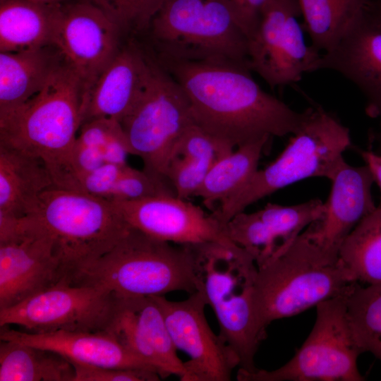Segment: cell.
Returning a JSON list of instances; mask_svg holds the SVG:
<instances>
[{
  "instance_id": "1",
  "label": "cell",
  "mask_w": 381,
  "mask_h": 381,
  "mask_svg": "<svg viewBox=\"0 0 381 381\" xmlns=\"http://www.w3.org/2000/svg\"><path fill=\"white\" fill-rule=\"evenodd\" d=\"M186 92L195 123L231 149L294 134L305 117L262 90L246 65L224 59H157Z\"/></svg>"
},
{
  "instance_id": "2",
  "label": "cell",
  "mask_w": 381,
  "mask_h": 381,
  "mask_svg": "<svg viewBox=\"0 0 381 381\" xmlns=\"http://www.w3.org/2000/svg\"><path fill=\"white\" fill-rule=\"evenodd\" d=\"M195 246H173L131 227L109 251L66 273L72 284L92 286L119 296H164L201 290Z\"/></svg>"
},
{
  "instance_id": "3",
  "label": "cell",
  "mask_w": 381,
  "mask_h": 381,
  "mask_svg": "<svg viewBox=\"0 0 381 381\" xmlns=\"http://www.w3.org/2000/svg\"><path fill=\"white\" fill-rule=\"evenodd\" d=\"M352 282L338 253L318 244L306 228L280 255L258 267L254 301L261 329L346 295Z\"/></svg>"
},
{
  "instance_id": "4",
  "label": "cell",
  "mask_w": 381,
  "mask_h": 381,
  "mask_svg": "<svg viewBox=\"0 0 381 381\" xmlns=\"http://www.w3.org/2000/svg\"><path fill=\"white\" fill-rule=\"evenodd\" d=\"M352 147L349 128L320 106L305 110L298 130L278 157L258 169L249 181L212 212L223 225L250 205L277 190L309 178L329 180L344 153Z\"/></svg>"
},
{
  "instance_id": "5",
  "label": "cell",
  "mask_w": 381,
  "mask_h": 381,
  "mask_svg": "<svg viewBox=\"0 0 381 381\" xmlns=\"http://www.w3.org/2000/svg\"><path fill=\"white\" fill-rule=\"evenodd\" d=\"M87 92L80 78L61 60L38 95L0 119V143L40 158L52 176L73 146Z\"/></svg>"
},
{
  "instance_id": "6",
  "label": "cell",
  "mask_w": 381,
  "mask_h": 381,
  "mask_svg": "<svg viewBox=\"0 0 381 381\" xmlns=\"http://www.w3.org/2000/svg\"><path fill=\"white\" fill-rule=\"evenodd\" d=\"M195 247L201 289L216 315L219 335L238 356L239 368L253 372L257 369L255 353L266 336L254 301L255 262L240 246L211 243Z\"/></svg>"
},
{
  "instance_id": "7",
  "label": "cell",
  "mask_w": 381,
  "mask_h": 381,
  "mask_svg": "<svg viewBox=\"0 0 381 381\" xmlns=\"http://www.w3.org/2000/svg\"><path fill=\"white\" fill-rule=\"evenodd\" d=\"M147 31L157 59L246 64L248 41L226 0H163Z\"/></svg>"
},
{
  "instance_id": "8",
  "label": "cell",
  "mask_w": 381,
  "mask_h": 381,
  "mask_svg": "<svg viewBox=\"0 0 381 381\" xmlns=\"http://www.w3.org/2000/svg\"><path fill=\"white\" fill-rule=\"evenodd\" d=\"M28 215L54 238L65 276L111 250L131 228L112 202L55 185Z\"/></svg>"
},
{
  "instance_id": "9",
  "label": "cell",
  "mask_w": 381,
  "mask_h": 381,
  "mask_svg": "<svg viewBox=\"0 0 381 381\" xmlns=\"http://www.w3.org/2000/svg\"><path fill=\"white\" fill-rule=\"evenodd\" d=\"M346 296L327 299L316 307L312 330L296 354L274 370L238 368V381H363L357 360L363 352L349 322Z\"/></svg>"
},
{
  "instance_id": "10",
  "label": "cell",
  "mask_w": 381,
  "mask_h": 381,
  "mask_svg": "<svg viewBox=\"0 0 381 381\" xmlns=\"http://www.w3.org/2000/svg\"><path fill=\"white\" fill-rule=\"evenodd\" d=\"M120 123L132 155L142 159L143 169L169 181L167 171L173 150L195 123L186 92L157 61L143 96Z\"/></svg>"
},
{
  "instance_id": "11",
  "label": "cell",
  "mask_w": 381,
  "mask_h": 381,
  "mask_svg": "<svg viewBox=\"0 0 381 381\" xmlns=\"http://www.w3.org/2000/svg\"><path fill=\"white\" fill-rule=\"evenodd\" d=\"M119 301L120 296L109 290L72 284L63 278L15 306L0 309V327L16 325L33 333L106 331Z\"/></svg>"
},
{
  "instance_id": "12",
  "label": "cell",
  "mask_w": 381,
  "mask_h": 381,
  "mask_svg": "<svg viewBox=\"0 0 381 381\" xmlns=\"http://www.w3.org/2000/svg\"><path fill=\"white\" fill-rule=\"evenodd\" d=\"M298 0H265L257 30L248 41V61L271 87L298 82L320 70L322 53L308 45L298 18Z\"/></svg>"
},
{
  "instance_id": "13",
  "label": "cell",
  "mask_w": 381,
  "mask_h": 381,
  "mask_svg": "<svg viewBox=\"0 0 381 381\" xmlns=\"http://www.w3.org/2000/svg\"><path fill=\"white\" fill-rule=\"evenodd\" d=\"M121 30L119 25L88 1L68 0L57 7L52 44L88 92L120 49Z\"/></svg>"
},
{
  "instance_id": "14",
  "label": "cell",
  "mask_w": 381,
  "mask_h": 381,
  "mask_svg": "<svg viewBox=\"0 0 381 381\" xmlns=\"http://www.w3.org/2000/svg\"><path fill=\"white\" fill-rule=\"evenodd\" d=\"M160 307L176 349L186 353V374L182 381H229L239 359L229 345L211 329L205 315L207 305L203 291L183 301L164 296H152Z\"/></svg>"
},
{
  "instance_id": "15",
  "label": "cell",
  "mask_w": 381,
  "mask_h": 381,
  "mask_svg": "<svg viewBox=\"0 0 381 381\" xmlns=\"http://www.w3.org/2000/svg\"><path fill=\"white\" fill-rule=\"evenodd\" d=\"M112 202L130 226L153 238L179 245L238 247L211 213L176 195Z\"/></svg>"
},
{
  "instance_id": "16",
  "label": "cell",
  "mask_w": 381,
  "mask_h": 381,
  "mask_svg": "<svg viewBox=\"0 0 381 381\" xmlns=\"http://www.w3.org/2000/svg\"><path fill=\"white\" fill-rule=\"evenodd\" d=\"M32 218L33 225L23 238L0 244V309L20 303L65 277L54 238Z\"/></svg>"
},
{
  "instance_id": "17",
  "label": "cell",
  "mask_w": 381,
  "mask_h": 381,
  "mask_svg": "<svg viewBox=\"0 0 381 381\" xmlns=\"http://www.w3.org/2000/svg\"><path fill=\"white\" fill-rule=\"evenodd\" d=\"M324 210L320 199L292 205L267 203L255 212L237 214L224 227L231 241L245 249L259 267L283 253Z\"/></svg>"
},
{
  "instance_id": "18",
  "label": "cell",
  "mask_w": 381,
  "mask_h": 381,
  "mask_svg": "<svg viewBox=\"0 0 381 381\" xmlns=\"http://www.w3.org/2000/svg\"><path fill=\"white\" fill-rule=\"evenodd\" d=\"M320 69L351 81L365 97L367 114L381 116V17L371 5L333 49L322 53Z\"/></svg>"
},
{
  "instance_id": "19",
  "label": "cell",
  "mask_w": 381,
  "mask_h": 381,
  "mask_svg": "<svg viewBox=\"0 0 381 381\" xmlns=\"http://www.w3.org/2000/svg\"><path fill=\"white\" fill-rule=\"evenodd\" d=\"M156 64L135 43L120 48L87 92L83 123L99 118L121 121L143 96Z\"/></svg>"
},
{
  "instance_id": "20",
  "label": "cell",
  "mask_w": 381,
  "mask_h": 381,
  "mask_svg": "<svg viewBox=\"0 0 381 381\" xmlns=\"http://www.w3.org/2000/svg\"><path fill=\"white\" fill-rule=\"evenodd\" d=\"M331 188L322 217L310 224V237L324 248L339 249L355 226L375 208L372 187L375 183L369 167H354L344 159L329 179Z\"/></svg>"
},
{
  "instance_id": "21",
  "label": "cell",
  "mask_w": 381,
  "mask_h": 381,
  "mask_svg": "<svg viewBox=\"0 0 381 381\" xmlns=\"http://www.w3.org/2000/svg\"><path fill=\"white\" fill-rule=\"evenodd\" d=\"M0 340L49 349L78 363L104 368L147 369L159 374L156 368L128 351L107 331L58 330L33 333L1 327Z\"/></svg>"
},
{
  "instance_id": "22",
  "label": "cell",
  "mask_w": 381,
  "mask_h": 381,
  "mask_svg": "<svg viewBox=\"0 0 381 381\" xmlns=\"http://www.w3.org/2000/svg\"><path fill=\"white\" fill-rule=\"evenodd\" d=\"M54 186L40 158L0 143V212L18 217L34 210L40 196Z\"/></svg>"
},
{
  "instance_id": "23",
  "label": "cell",
  "mask_w": 381,
  "mask_h": 381,
  "mask_svg": "<svg viewBox=\"0 0 381 381\" xmlns=\"http://www.w3.org/2000/svg\"><path fill=\"white\" fill-rule=\"evenodd\" d=\"M56 186L111 202L135 200L158 195H176L169 181L145 169H134L127 163L107 164L88 173L68 177Z\"/></svg>"
},
{
  "instance_id": "24",
  "label": "cell",
  "mask_w": 381,
  "mask_h": 381,
  "mask_svg": "<svg viewBox=\"0 0 381 381\" xmlns=\"http://www.w3.org/2000/svg\"><path fill=\"white\" fill-rule=\"evenodd\" d=\"M131 148L119 121L99 118L82 123L59 179L80 175L104 164L127 163Z\"/></svg>"
},
{
  "instance_id": "25",
  "label": "cell",
  "mask_w": 381,
  "mask_h": 381,
  "mask_svg": "<svg viewBox=\"0 0 381 381\" xmlns=\"http://www.w3.org/2000/svg\"><path fill=\"white\" fill-rule=\"evenodd\" d=\"M47 47L0 52V119L24 106L46 85L60 62Z\"/></svg>"
},
{
  "instance_id": "26",
  "label": "cell",
  "mask_w": 381,
  "mask_h": 381,
  "mask_svg": "<svg viewBox=\"0 0 381 381\" xmlns=\"http://www.w3.org/2000/svg\"><path fill=\"white\" fill-rule=\"evenodd\" d=\"M233 150L196 124L191 126L176 143L167 167L176 195L186 200L195 196L212 165Z\"/></svg>"
},
{
  "instance_id": "27",
  "label": "cell",
  "mask_w": 381,
  "mask_h": 381,
  "mask_svg": "<svg viewBox=\"0 0 381 381\" xmlns=\"http://www.w3.org/2000/svg\"><path fill=\"white\" fill-rule=\"evenodd\" d=\"M58 6L0 0V52L34 50L52 44Z\"/></svg>"
},
{
  "instance_id": "28",
  "label": "cell",
  "mask_w": 381,
  "mask_h": 381,
  "mask_svg": "<svg viewBox=\"0 0 381 381\" xmlns=\"http://www.w3.org/2000/svg\"><path fill=\"white\" fill-rule=\"evenodd\" d=\"M73 364L44 348L0 340V381H74Z\"/></svg>"
},
{
  "instance_id": "29",
  "label": "cell",
  "mask_w": 381,
  "mask_h": 381,
  "mask_svg": "<svg viewBox=\"0 0 381 381\" xmlns=\"http://www.w3.org/2000/svg\"><path fill=\"white\" fill-rule=\"evenodd\" d=\"M305 32L318 52L333 49L372 0H298Z\"/></svg>"
},
{
  "instance_id": "30",
  "label": "cell",
  "mask_w": 381,
  "mask_h": 381,
  "mask_svg": "<svg viewBox=\"0 0 381 381\" xmlns=\"http://www.w3.org/2000/svg\"><path fill=\"white\" fill-rule=\"evenodd\" d=\"M270 138L245 144L220 157L210 168L195 197L212 212L243 188L258 169L264 147Z\"/></svg>"
},
{
  "instance_id": "31",
  "label": "cell",
  "mask_w": 381,
  "mask_h": 381,
  "mask_svg": "<svg viewBox=\"0 0 381 381\" xmlns=\"http://www.w3.org/2000/svg\"><path fill=\"white\" fill-rule=\"evenodd\" d=\"M338 255L352 282L381 284V205L349 233Z\"/></svg>"
},
{
  "instance_id": "32",
  "label": "cell",
  "mask_w": 381,
  "mask_h": 381,
  "mask_svg": "<svg viewBox=\"0 0 381 381\" xmlns=\"http://www.w3.org/2000/svg\"><path fill=\"white\" fill-rule=\"evenodd\" d=\"M346 303L358 346L381 361V284L362 286L354 282L346 296Z\"/></svg>"
},
{
  "instance_id": "33",
  "label": "cell",
  "mask_w": 381,
  "mask_h": 381,
  "mask_svg": "<svg viewBox=\"0 0 381 381\" xmlns=\"http://www.w3.org/2000/svg\"><path fill=\"white\" fill-rule=\"evenodd\" d=\"M137 320L159 360L165 377L177 375L182 380L186 374L184 362L177 356L162 311L152 296H128Z\"/></svg>"
},
{
  "instance_id": "34",
  "label": "cell",
  "mask_w": 381,
  "mask_h": 381,
  "mask_svg": "<svg viewBox=\"0 0 381 381\" xmlns=\"http://www.w3.org/2000/svg\"><path fill=\"white\" fill-rule=\"evenodd\" d=\"M123 30L145 31L163 0H85Z\"/></svg>"
},
{
  "instance_id": "35",
  "label": "cell",
  "mask_w": 381,
  "mask_h": 381,
  "mask_svg": "<svg viewBox=\"0 0 381 381\" xmlns=\"http://www.w3.org/2000/svg\"><path fill=\"white\" fill-rule=\"evenodd\" d=\"M71 363L75 372L74 381H157L162 378L157 372L147 369L104 368Z\"/></svg>"
},
{
  "instance_id": "36",
  "label": "cell",
  "mask_w": 381,
  "mask_h": 381,
  "mask_svg": "<svg viewBox=\"0 0 381 381\" xmlns=\"http://www.w3.org/2000/svg\"><path fill=\"white\" fill-rule=\"evenodd\" d=\"M248 41L254 35L265 0H226Z\"/></svg>"
},
{
  "instance_id": "37",
  "label": "cell",
  "mask_w": 381,
  "mask_h": 381,
  "mask_svg": "<svg viewBox=\"0 0 381 381\" xmlns=\"http://www.w3.org/2000/svg\"><path fill=\"white\" fill-rule=\"evenodd\" d=\"M371 171L375 183L377 185L381 193V155L374 152L371 148L363 150L353 147Z\"/></svg>"
},
{
  "instance_id": "38",
  "label": "cell",
  "mask_w": 381,
  "mask_h": 381,
  "mask_svg": "<svg viewBox=\"0 0 381 381\" xmlns=\"http://www.w3.org/2000/svg\"><path fill=\"white\" fill-rule=\"evenodd\" d=\"M380 119L379 129L371 134L370 143L373 146L371 148L376 153L381 155V116L378 118Z\"/></svg>"
},
{
  "instance_id": "39",
  "label": "cell",
  "mask_w": 381,
  "mask_h": 381,
  "mask_svg": "<svg viewBox=\"0 0 381 381\" xmlns=\"http://www.w3.org/2000/svg\"><path fill=\"white\" fill-rule=\"evenodd\" d=\"M36 3L45 5H57L63 4L68 0H30Z\"/></svg>"
},
{
  "instance_id": "40",
  "label": "cell",
  "mask_w": 381,
  "mask_h": 381,
  "mask_svg": "<svg viewBox=\"0 0 381 381\" xmlns=\"http://www.w3.org/2000/svg\"><path fill=\"white\" fill-rule=\"evenodd\" d=\"M372 7L375 11L381 17V1H373Z\"/></svg>"
},
{
  "instance_id": "41",
  "label": "cell",
  "mask_w": 381,
  "mask_h": 381,
  "mask_svg": "<svg viewBox=\"0 0 381 381\" xmlns=\"http://www.w3.org/2000/svg\"><path fill=\"white\" fill-rule=\"evenodd\" d=\"M373 1H381V0H372Z\"/></svg>"
}]
</instances>
